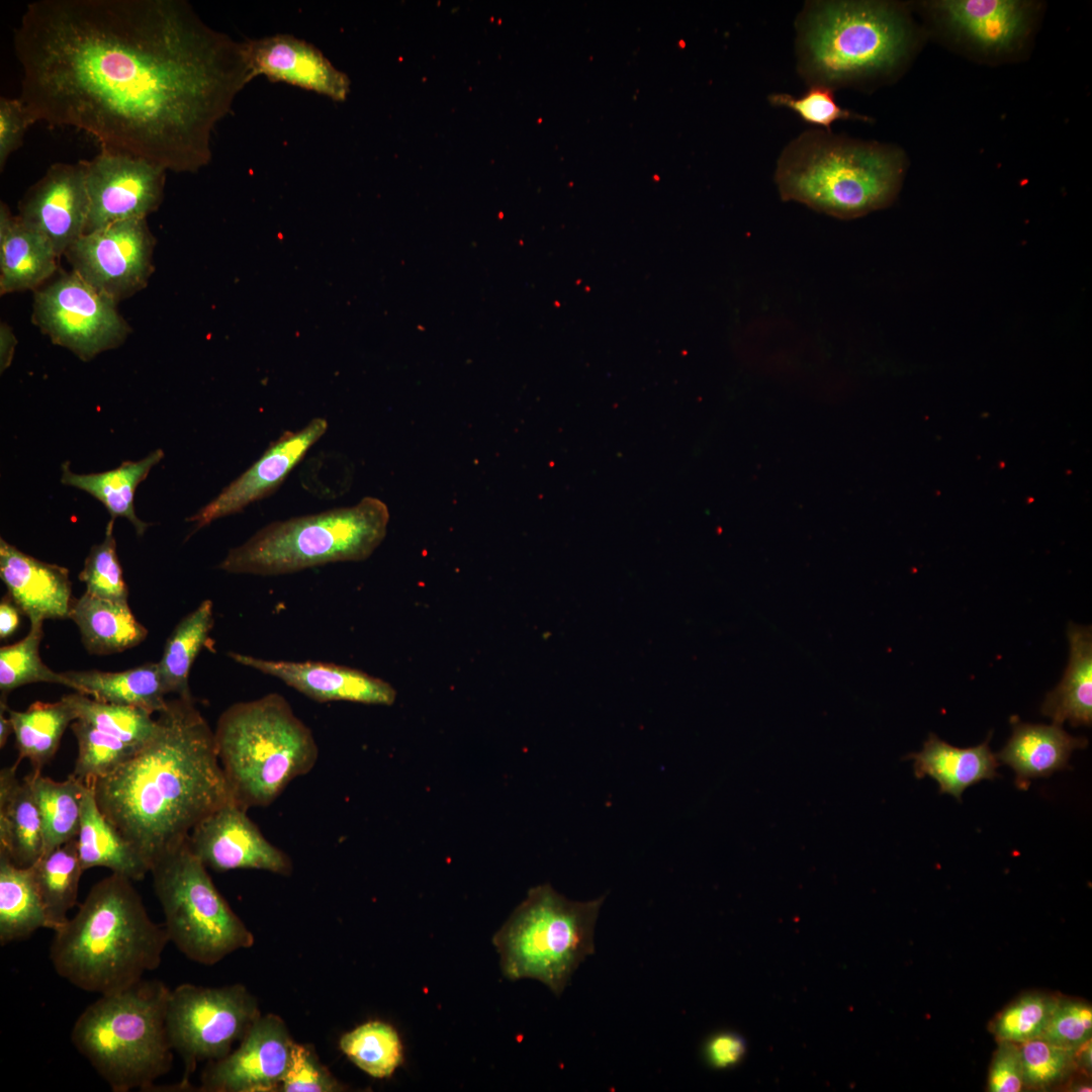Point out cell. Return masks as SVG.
Instances as JSON below:
<instances>
[{"label":"cell","instance_id":"obj_1","mask_svg":"<svg viewBox=\"0 0 1092 1092\" xmlns=\"http://www.w3.org/2000/svg\"><path fill=\"white\" fill-rule=\"evenodd\" d=\"M13 49L34 122L177 173L210 162L212 131L249 83L241 42L182 0H37Z\"/></svg>","mask_w":1092,"mask_h":1092},{"label":"cell","instance_id":"obj_2","mask_svg":"<svg viewBox=\"0 0 1092 1092\" xmlns=\"http://www.w3.org/2000/svg\"><path fill=\"white\" fill-rule=\"evenodd\" d=\"M153 738L91 786L101 812L150 866L232 800L214 732L193 698L169 700Z\"/></svg>","mask_w":1092,"mask_h":1092},{"label":"cell","instance_id":"obj_3","mask_svg":"<svg viewBox=\"0 0 1092 1092\" xmlns=\"http://www.w3.org/2000/svg\"><path fill=\"white\" fill-rule=\"evenodd\" d=\"M54 932L50 959L57 974L100 995L127 988L156 970L170 942L131 880L116 874L92 886L75 916Z\"/></svg>","mask_w":1092,"mask_h":1092},{"label":"cell","instance_id":"obj_4","mask_svg":"<svg viewBox=\"0 0 1092 1092\" xmlns=\"http://www.w3.org/2000/svg\"><path fill=\"white\" fill-rule=\"evenodd\" d=\"M904 170L902 152L891 146L808 129L781 153L775 182L785 201L852 219L889 205Z\"/></svg>","mask_w":1092,"mask_h":1092},{"label":"cell","instance_id":"obj_5","mask_svg":"<svg viewBox=\"0 0 1092 1092\" xmlns=\"http://www.w3.org/2000/svg\"><path fill=\"white\" fill-rule=\"evenodd\" d=\"M795 26L801 77L833 90L894 72L912 39L901 7L881 1H807Z\"/></svg>","mask_w":1092,"mask_h":1092},{"label":"cell","instance_id":"obj_6","mask_svg":"<svg viewBox=\"0 0 1092 1092\" xmlns=\"http://www.w3.org/2000/svg\"><path fill=\"white\" fill-rule=\"evenodd\" d=\"M213 732L232 800L246 810L271 805L318 758L312 731L276 693L231 705Z\"/></svg>","mask_w":1092,"mask_h":1092},{"label":"cell","instance_id":"obj_7","mask_svg":"<svg viewBox=\"0 0 1092 1092\" xmlns=\"http://www.w3.org/2000/svg\"><path fill=\"white\" fill-rule=\"evenodd\" d=\"M170 989L142 979L103 994L74 1023L71 1040L114 1092L150 1090L167 1074L173 1049L166 1029Z\"/></svg>","mask_w":1092,"mask_h":1092},{"label":"cell","instance_id":"obj_8","mask_svg":"<svg viewBox=\"0 0 1092 1092\" xmlns=\"http://www.w3.org/2000/svg\"><path fill=\"white\" fill-rule=\"evenodd\" d=\"M388 522L386 505L371 496L355 506L273 522L230 549L217 568L268 576L362 561L381 544Z\"/></svg>","mask_w":1092,"mask_h":1092},{"label":"cell","instance_id":"obj_9","mask_svg":"<svg viewBox=\"0 0 1092 1092\" xmlns=\"http://www.w3.org/2000/svg\"><path fill=\"white\" fill-rule=\"evenodd\" d=\"M604 899L571 901L548 884L530 889L492 938L504 976L538 980L559 996L581 962L595 952V926Z\"/></svg>","mask_w":1092,"mask_h":1092},{"label":"cell","instance_id":"obj_10","mask_svg":"<svg viewBox=\"0 0 1092 1092\" xmlns=\"http://www.w3.org/2000/svg\"><path fill=\"white\" fill-rule=\"evenodd\" d=\"M170 942L189 960L212 966L254 945L255 937L214 886L187 841L151 868Z\"/></svg>","mask_w":1092,"mask_h":1092},{"label":"cell","instance_id":"obj_11","mask_svg":"<svg viewBox=\"0 0 1092 1092\" xmlns=\"http://www.w3.org/2000/svg\"><path fill=\"white\" fill-rule=\"evenodd\" d=\"M261 1014L258 999L240 983L216 988L185 983L170 990L166 1029L184 1064L179 1087L189 1086L199 1063L228 1056Z\"/></svg>","mask_w":1092,"mask_h":1092},{"label":"cell","instance_id":"obj_12","mask_svg":"<svg viewBox=\"0 0 1092 1092\" xmlns=\"http://www.w3.org/2000/svg\"><path fill=\"white\" fill-rule=\"evenodd\" d=\"M117 303L74 271L60 270L34 290L32 323L82 361L121 345L131 332Z\"/></svg>","mask_w":1092,"mask_h":1092},{"label":"cell","instance_id":"obj_13","mask_svg":"<svg viewBox=\"0 0 1092 1092\" xmlns=\"http://www.w3.org/2000/svg\"><path fill=\"white\" fill-rule=\"evenodd\" d=\"M155 246L147 219H129L84 234L64 256L72 271L119 302L147 286Z\"/></svg>","mask_w":1092,"mask_h":1092},{"label":"cell","instance_id":"obj_14","mask_svg":"<svg viewBox=\"0 0 1092 1092\" xmlns=\"http://www.w3.org/2000/svg\"><path fill=\"white\" fill-rule=\"evenodd\" d=\"M83 161L89 197L85 234L118 221L147 219L159 208L167 173L162 166L104 148Z\"/></svg>","mask_w":1092,"mask_h":1092},{"label":"cell","instance_id":"obj_15","mask_svg":"<svg viewBox=\"0 0 1092 1092\" xmlns=\"http://www.w3.org/2000/svg\"><path fill=\"white\" fill-rule=\"evenodd\" d=\"M295 1040L277 1014H261L239 1046L207 1063L199 1091L279 1092Z\"/></svg>","mask_w":1092,"mask_h":1092},{"label":"cell","instance_id":"obj_16","mask_svg":"<svg viewBox=\"0 0 1092 1092\" xmlns=\"http://www.w3.org/2000/svg\"><path fill=\"white\" fill-rule=\"evenodd\" d=\"M247 811L234 801L213 811L191 831L190 850L216 872L259 870L290 876V856L263 835Z\"/></svg>","mask_w":1092,"mask_h":1092},{"label":"cell","instance_id":"obj_17","mask_svg":"<svg viewBox=\"0 0 1092 1092\" xmlns=\"http://www.w3.org/2000/svg\"><path fill=\"white\" fill-rule=\"evenodd\" d=\"M25 224L39 233L59 258L85 234L89 197L84 161L55 163L18 203Z\"/></svg>","mask_w":1092,"mask_h":1092},{"label":"cell","instance_id":"obj_18","mask_svg":"<svg viewBox=\"0 0 1092 1092\" xmlns=\"http://www.w3.org/2000/svg\"><path fill=\"white\" fill-rule=\"evenodd\" d=\"M248 81L264 76L336 102L350 93L349 77L337 69L314 44L291 34H274L241 41Z\"/></svg>","mask_w":1092,"mask_h":1092},{"label":"cell","instance_id":"obj_19","mask_svg":"<svg viewBox=\"0 0 1092 1092\" xmlns=\"http://www.w3.org/2000/svg\"><path fill=\"white\" fill-rule=\"evenodd\" d=\"M328 422L311 420L302 429L285 432L262 456L208 504L187 518L193 532L213 521L242 512L246 507L271 494L303 458L308 449L326 433Z\"/></svg>","mask_w":1092,"mask_h":1092},{"label":"cell","instance_id":"obj_20","mask_svg":"<svg viewBox=\"0 0 1092 1092\" xmlns=\"http://www.w3.org/2000/svg\"><path fill=\"white\" fill-rule=\"evenodd\" d=\"M229 656L237 663L274 676L318 703L347 701L390 706L396 691L387 681L349 666L323 661H290L255 657L239 652Z\"/></svg>","mask_w":1092,"mask_h":1092},{"label":"cell","instance_id":"obj_21","mask_svg":"<svg viewBox=\"0 0 1092 1092\" xmlns=\"http://www.w3.org/2000/svg\"><path fill=\"white\" fill-rule=\"evenodd\" d=\"M0 577L30 622L69 618L74 599L67 568L40 561L1 538Z\"/></svg>","mask_w":1092,"mask_h":1092},{"label":"cell","instance_id":"obj_22","mask_svg":"<svg viewBox=\"0 0 1092 1092\" xmlns=\"http://www.w3.org/2000/svg\"><path fill=\"white\" fill-rule=\"evenodd\" d=\"M932 6L952 31L983 52H1009L1027 29L1028 5L1021 1L947 0Z\"/></svg>","mask_w":1092,"mask_h":1092},{"label":"cell","instance_id":"obj_23","mask_svg":"<svg viewBox=\"0 0 1092 1092\" xmlns=\"http://www.w3.org/2000/svg\"><path fill=\"white\" fill-rule=\"evenodd\" d=\"M51 244L0 204V293L36 290L59 271Z\"/></svg>","mask_w":1092,"mask_h":1092},{"label":"cell","instance_id":"obj_24","mask_svg":"<svg viewBox=\"0 0 1092 1092\" xmlns=\"http://www.w3.org/2000/svg\"><path fill=\"white\" fill-rule=\"evenodd\" d=\"M1011 724V737L995 755L999 763L1014 770L1015 785L1020 790H1027L1033 779L1068 767L1072 752L1088 744L1086 738L1074 737L1056 724L1024 723L1017 717Z\"/></svg>","mask_w":1092,"mask_h":1092},{"label":"cell","instance_id":"obj_25","mask_svg":"<svg viewBox=\"0 0 1092 1092\" xmlns=\"http://www.w3.org/2000/svg\"><path fill=\"white\" fill-rule=\"evenodd\" d=\"M17 766L0 771V852L15 866L30 868L44 853L42 825L30 774L18 779Z\"/></svg>","mask_w":1092,"mask_h":1092},{"label":"cell","instance_id":"obj_26","mask_svg":"<svg viewBox=\"0 0 1092 1092\" xmlns=\"http://www.w3.org/2000/svg\"><path fill=\"white\" fill-rule=\"evenodd\" d=\"M992 732L977 746L959 748L930 733L922 750L906 758L914 761L917 779L932 778L940 794H949L961 802L967 788L1000 777L996 770L1000 763L989 747Z\"/></svg>","mask_w":1092,"mask_h":1092},{"label":"cell","instance_id":"obj_27","mask_svg":"<svg viewBox=\"0 0 1092 1092\" xmlns=\"http://www.w3.org/2000/svg\"><path fill=\"white\" fill-rule=\"evenodd\" d=\"M77 848L84 872L101 867L131 881H141L150 872L145 858L101 812L90 785L82 799Z\"/></svg>","mask_w":1092,"mask_h":1092},{"label":"cell","instance_id":"obj_28","mask_svg":"<svg viewBox=\"0 0 1092 1092\" xmlns=\"http://www.w3.org/2000/svg\"><path fill=\"white\" fill-rule=\"evenodd\" d=\"M1069 662L1060 684L1041 705V713L1062 726H1091L1092 722V631L1091 626L1069 623Z\"/></svg>","mask_w":1092,"mask_h":1092},{"label":"cell","instance_id":"obj_29","mask_svg":"<svg viewBox=\"0 0 1092 1092\" xmlns=\"http://www.w3.org/2000/svg\"><path fill=\"white\" fill-rule=\"evenodd\" d=\"M69 618L78 627L85 649L95 655L122 652L142 643L148 635L128 603L100 599L86 592L74 599Z\"/></svg>","mask_w":1092,"mask_h":1092},{"label":"cell","instance_id":"obj_30","mask_svg":"<svg viewBox=\"0 0 1092 1092\" xmlns=\"http://www.w3.org/2000/svg\"><path fill=\"white\" fill-rule=\"evenodd\" d=\"M62 673L69 688L103 703L138 707L154 714L160 713L168 702L158 662L122 671L91 669Z\"/></svg>","mask_w":1092,"mask_h":1092},{"label":"cell","instance_id":"obj_31","mask_svg":"<svg viewBox=\"0 0 1092 1092\" xmlns=\"http://www.w3.org/2000/svg\"><path fill=\"white\" fill-rule=\"evenodd\" d=\"M164 455L162 449H157L138 461L126 460L114 469L87 474L73 472L66 461L62 464L61 482L89 493L103 504L112 520H128L136 535L143 536L150 524L139 519L134 512L135 489Z\"/></svg>","mask_w":1092,"mask_h":1092},{"label":"cell","instance_id":"obj_32","mask_svg":"<svg viewBox=\"0 0 1092 1092\" xmlns=\"http://www.w3.org/2000/svg\"><path fill=\"white\" fill-rule=\"evenodd\" d=\"M13 725L18 757L15 763L28 759L33 772H41L55 756L66 729L77 719L69 701L34 702L25 711L7 708Z\"/></svg>","mask_w":1092,"mask_h":1092},{"label":"cell","instance_id":"obj_33","mask_svg":"<svg viewBox=\"0 0 1092 1092\" xmlns=\"http://www.w3.org/2000/svg\"><path fill=\"white\" fill-rule=\"evenodd\" d=\"M49 928L31 867L20 868L0 852V943L28 938Z\"/></svg>","mask_w":1092,"mask_h":1092},{"label":"cell","instance_id":"obj_34","mask_svg":"<svg viewBox=\"0 0 1092 1092\" xmlns=\"http://www.w3.org/2000/svg\"><path fill=\"white\" fill-rule=\"evenodd\" d=\"M213 623L212 602L204 600L176 625L168 637L158 662L160 677L167 695L192 698L189 673L196 656L209 639Z\"/></svg>","mask_w":1092,"mask_h":1092},{"label":"cell","instance_id":"obj_35","mask_svg":"<svg viewBox=\"0 0 1092 1092\" xmlns=\"http://www.w3.org/2000/svg\"><path fill=\"white\" fill-rule=\"evenodd\" d=\"M30 778L41 819L46 854L77 838L87 785L73 774L61 782L43 777L41 772L32 771Z\"/></svg>","mask_w":1092,"mask_h":1092},{"label":"cell","instance_id":"obj_36","mask_svg":"<svg viewBox=\"0 0 1092 1092\" xmlns=\"http://www.w3.org/2000/svg\"><path fill=\"white\" fill-rule=\"evenodd\" d=\"M31 870L49 928L55 931L68 921V911L77 904L79 883L84 872L77 838L43 854L31 866Z\"/></svg>","mask_w":1092,"mask_h":1092},{"label":"cell","instance_id":"obj_37","mask_svg":"<svg viewBox=\"0 0 1092 1092\" xmlns=\"http://www.w3.org/2000/svg\"><path fill=\"white\" fill-rule=\"evenodd\" d=\"M343 1054L360 1070L377 1079L389 1078L403 1062V1046L393 1026L371 1020L344 1033Z\"/></svg>","mask_w":1092,"mask_h":1092},{"label":"cell","instance_id":"obj_38","mask_svg":"<svg viewBox=\"0 0 1092 1092\" xmlns=\"http://www.w3.org/2000/svg\"><path fill=\"white\" fill-rule=\"evenodd\" d=\"M64 697L75 709L77 719L130 745L143 747L157 731V719L144 709L103 703L78 692Z\"/></svg>","mask_w":1092,"mask_h":1092},{"label":"cell","instance_id":"obj_39","mask_svg":"<svg viewBox=\"0 0 1092 1092\" xmlns=\"http://www.w3.org/2000/svg\"><path fill=\"white\" fill-rule=\"evenodd\" d=\"M42 623V620L30 622L29 631L23 639L0 648V702H6L12 691L28 684L50 682L69 688L64 674L52 670L39 656Z\"/></svg>","mask_w":1092,"mask_h":1092},{"label":"cell","instance_id":"obj_40","mask_svg":"<svg viewBox=\"0 0 1092 1092\" xmlns=\"http://www.w3.org/2000/svg\"><path fill=\"white\" fill-rule=\"evenodd\" d=\"M70 727L78 744L72 774L86 785L91 786L107 776L142 748L108 735L81 719H76Z\"/></svg>","mask_w":1092,"mask_h":1092},{"label":"cell","instance_id":"obj_41","mask_svg":"<svg viewBox=\"0 0 1092 1092\" xmlns=\"http://www.w3.org/2000/svg\"><path fill=\"white\" fill-rule=\"evenodd\" d=\"M1059 997L1029 992L1005 1007L992 1021L991 1031L998 1041L1021 1043L1041 1036L1057 1006Z\"/></svg>","mask_w":1092,"mask_h":1092},{"label":"cell","instance_id":"obj_42","mask_svg":"<svg viewBox=\"0 0 1092 1092\" xmlns=\"http://www.w3.org/2000/svg\"><path fill=\"white\" fill-rule=\"evenodd\" d=\"M113 522L112 519L108 522L103 541L91 547L79 579L85 584V592L94 597L127 603L128 589L116 552Z\"/></svg>","mask_w":1092,"mask_h":1092},{"label":"cell","instance_id":"obj_43","mask_svg":"<svg viewBox=\"0 0 1092 1092\" xmlns=\"http://www.w3.org/2000/svg\"><path fill=\"white\" fill-rule=\"evenodd\" d=\"M1024 1081L1029 1088H1048L1062 1081L1076 1065L1077 1050L1060 1045L1044 1036L1017 1043Z\"/></svg>","mask_w":1092,"mask_h":1092},{"label":"cell","instance_id":"obj_44","mask_svg":"<svg viewBox=\"0 0 1092 1092\" xmlns=\"http://www.w3.org/2000/svg\"><path fill=\"white\" fill-rule=\"evenodd\" d=\"M346 1087L325 1067L310 1044L294 1042L279 1092H341Z\"/></svg>","mask_w":1092,"mask_h":1092},{"label":"cell","instance_id":"obj_45","mask_svg":"<svg viewBox=\"0 0 1092 1092\" xmlns=\"http://www.w3.org/2000/svg\"><path fill=\"white\" fill-rule=\"evenodd\" d=\"M768 101L774 105L786 106L795 111L804 121L824 126L831 130V124L839 119L860 118L855 113L839 106L834 98V90L823 85H809L800 97L787 93H772Z\"/></svg>","mask_w":1092,"mask_h":1092},{"label":"cell","instance_id":"obj_46","mask_svg":"<svg viewBox=\"0 0 1092 1092\" xmlns=\"http://www.w3.org/2000/svg\"><path fill=\"white\" fill-rule=\"evenodd\" d=\"M1092 1008L1080 999L1059 998L1041 1036L1069 1049L1077 1050L1091 1039Z\"/></svg>","mask_w":1092,"mask_h":1092},{"label":"cell","instance_id":"obj_47","mask_svg":"<svg viewBox=\"0 0 1092 1092\" xmlns=\"http://www.w3.org/2000/svg\"><path fill=\"white\" fill-rule=\"evenodd\" d=\"M34 121L23 102L17 98H0V168L17 151L25 131Z\"/></svg>","mask_w":1092,"mask_h":1092},{"label":"cell","instance_id":"obj_48","mask_svg":"<svg viewBox=\"0 0 1092 1092\" xmlns=\"http://www.w3.org/2000/svg\"><path fill=\"white\" fill-rule=\"evenodd\" d=\"M1026 1088L1017 1043L999 1041L988 1077L991 1092H1019Z\"/></svg>","mask_w":1092,"mask_h":1092},{"label":"cell","instance_id":"obj_49","mask_svg":"<svg viewBox=\"0 0 1092 1092\" xmlns=\"http://www.w3.org/2000/svg\"><path fill=\"white\" fill-rule=\"evenodd\" d=\"M745 1048L744 1039L737 1033L720 1032L707 1041L706 1060L714 1068H730L740 1062L745 1054Z\"/></svg>","mask_w":1092,"mask_h":1092},{"label":"cell","instance_id":"obj_50","mask_svg":"<svg viewBox=\"0 0 1092 1092\" xmlns=\"http://www.w3.org/2000/svg\"><path fill=\"white\" fill-rule=\"evenodd\" d=\"M20 609L7 594L0 603V638L4 640L11 636L19 626Z\"/></svg>","mask_w":1092,"mask_h":1092},{"label":"cell","instance_id":"obj_51","mask_svg":"<svg viewBox=\"0 0 1092 1092\" xmlns=\"http://www.w3.org/2000/svg\"><path fill=\"white\" fill-rule=\"evenodd\" d=\"M16 338L12 328L6 323L0 325V370L5 371L13 359Z\"/></svg>","mask_w":1092,"mask_h":1092},{"label":"cell","instance_id":"obj_52","mask_svg":"<svg viewBox=\"0 0 1092 1092\" xmlns=\"http://www.w3.org/2000/svg\"><path fill=\"white\" fill-rule=\"evenodd\" d=\"M7 703L0 702V747L3 748L11 734L13 725L7 714Z\"/></svg>","mask_w":1092,"mask_h":1092}]
</instances>
